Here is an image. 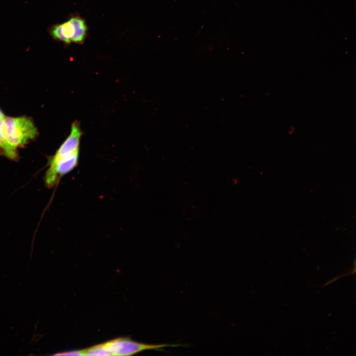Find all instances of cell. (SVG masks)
Instances as JSON below:
<instances>
[{
  "label": "cell",
  "mask_w": 356,
  "mask_h": 356,
  "mask_svg": "<svg viewBox=\"0 0 356 356\" xmlns=\"http://www.w3.org/2000/svg\"><path fill=\"white\" fill-rule=\"evenodd\" d=\"M84 356H112L104 343L84 349Z\"/></svg>",
  "instance_id": "8992f818"
},
{
  "label": "cell",
  "mask_w": 356,
  "mask_h": 356,
  "mask_svg": "<svg viewBox=\"0 0 356 356\" xmlns=\"http://www.w3.org/2000/svg\"><path fill=\"white\" fill-rule=\"evenodd\" d=\"M80 123L75 121L71 125L70 134L56 152L50 161H54L80 151V143L83 135Z\"/></svg>",
  "instance_id": "277c9868"
},
{
  "label": "cell",
  "mask_w": 356,
  "mask_h": 356,
  "mask_svg": "<svg viewBox=\"0 0 356 356\" xmlns=\"http://www.w3.org/2000/svg\"><path fill=\"white\" fill-rule=\"evenodd\" d=\"M104 343L112 356H130L145 350L162 351V348L165 347L187 346L186 344H145L134 341L127 337L115 338Z\"/></svg>",
  "instance_id": "3957f363"
},
{
  "label": "cell",
  "mask_w": 356,
  "mask_h": 356,
  "mask_svg": "<svg viewBox=\"0 0 356 356\" xmlns=\"http://www.w3.org/2000/svg\"><path fill=\"white\" fill-rule=\"evenodd\" d=\"M0 150L5 155L11 159L17 157L16 152L13 150L7 143L4 134L2 120L0 119Z\"/></svg>",
  "instance_id": "5b68a950"
},
{
  "label": "cell",
  "mask_w": 356,
  "mask_h": 356,
  "mask_svg": "<svg viewBox=\"0 0 356 356\" xmlns=\"http://www.w3.org/2000/svg\"><path fill=\"white\" fill-rule=\"evenodd\" d=\"M6 140L11 148H16L27 143L35 137L37 129L32 120L26 117L16 118L4 117L2 120Z\"/></svg>",
  "instance_id": "7a4b0ae2"
},
{
  "label": "cell",
  "mask_w": 356,
  "mask_h": 356,
  "mask_svg": "<svg viewBox=\"0 0 356 356\" xmlns=\"http://www.w3.org/2000/svg\"><path fill=\"white\" fill-rule=\"evenodd\" d=\"M4 117H5V116H4V115L3 114V113H2L1 112V111L0 110V119L2 120L3 119V118H4Z\"/></svg>",
  "instance_id": "ba28073f"
},
{
  "label": "cell",
  "mask_w": 356,
  "mask_h": 356,
  "mask_svg": "<svg viewBox=\"0 0 356 356\" xmlns=\"http://www.w3.org/2000/svg\"><path fill=\"white\" fill-rule=\"evenodd\" d=\"M56 356H84V350H73L70 351L58 353L54 354Z\"/></svg>",
  "instance_id": "52a82bcc"
},
{
  "label": "cell",
  "mask_w": 356,
  "mask_h": 356,
  "mask_svg": "<svg viewBox=\"0 0 356 356\" xmlns=\"http://www.w3.org/2000/svg\"><path fill=\"white\" fill-rule=\"evenodd\" d=\"M52 39L68 46L72 44H83L89 35L86 20L79 13L70 14L67 20L48 28Z\"/></svg>",
  "instance_id": "6da1fadb"
}]
</instances>
